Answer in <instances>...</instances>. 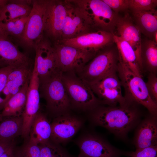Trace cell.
<instances>
[{"label": "cell", "instance_id": "cell-1", "mask_svg": "<svg viewBox=\"0 0 157 157\" xmlns=\"http://www.w3.org/2000/svg\"><path fill=\"white\" fill-rule=\"evenodd\" d=\"M115 106L100 105L89 112V118L94 126L103 127L116 137L125 140L128 133L141 121L140 105L128 98Z\"/></svg>", "mask_w": 157, "mask_h": 157}, {"label": "cell", "instance_id": "cell-2", "mask_svg": "<svg viewBox=\"0 0 157 157\" xmlns=\"http://www.w3.org/2000/svg\"><path fill=\"white\" fill-rule=\"evenodd\" d=\"M63 72L58 69L46 78L39 80V90L45 100L47 110L54 118L69 113L70 100L62 80Z\"/></svg>", "mask_w": 157, "mask_h": 157}, {"label": "cell", "instance_id": "cell-3", "mask_svg": "<svg viewBox=\"0 0 157 157\" xmlns=\"http://www.w3.org/2000/svg\"><path fill=\"white\" fill-rule=\"evenodd\" d=\"M62 80L69 99L71 109L89 112L102 105L88 85L75 72L63 73Z\"/></svg>", "mask_w": 157, "mask_h": 157}, {"label": "cell", "instance_id": "cell-4", "mask_svg": "<svg viewBox=\"0 0 157 157\" xmlns=\"http://www.w3.org/2000/svg\"><path fill=\"white\" fill-rule=\"evenodd\" d=\"M117 74L124 90V97L144 107L150 114L157 116V104L149 96L142 77L136 75L119 60Z\"/></svg>", "mask_w": 157, "mask_h": 157}, {"label": "cell", "instance_id": "cell-5", "mask_svg": "<svg viewBox=\"0 0 157 157\" xmlns=\"http://www.w3.org/2000/svg\"><path fill=\"white\" fill-rule=\"evenodd\" d=\"M91 27L114 33L119 16L102 0H72Z\"/></svg>", "mask_w": 157, "mask_h": 157}, {"label": "cell", "instance_id": "cell-6", "mask_svg": "<svg viewBox=\"0 0 157 157\" xmlns=\"http://www.w3.org/2000/svg\"><path fill=\"white\" fill-rule=\"evenodd\" d=\"M104 48L76 73L87 84L95 82L111 73L117 71L119 57L117 48Z\"/></svg>", "mask_w": 157, "mask_h": 157}, {"label": "cell", "instance_id": "cell-7", "mask_svg": "<svg viewBox=\"0 0 157 157\" xmlns=\"http://www.w3.org/2000/svg\"><path fill=\"white\" fill-rule=\"evenodd\" d=\"M47 0H32V7L24 30L18 40L28 49H34L43 38Z\"/></svg>", "mask_w": 157, "mask_h": 157}, {"label": "cell", "instance_id": "cell-8", "mask_svg": "<svg viewBox=\"0 0 157 157\" xmlns=\"http://www.w3.org/2000/svg\"><path fill=\"white\" fill-rule=\"evenodd\" d=\"M80 152L78 157H120L126 151L112 146L99 135L88 133L81 135L76 141Z\"/></svg>", "mask_w": 157, "mask_h": 157}, {"label": "cell", "instance_id": "cell-9", "mask_svg": "<svg viewBox=\"0 0 157 157\" xmlns=\"http://www.w3.org/2000/svg\"><path fill=\"white\" fill-rule=\"evenodd\" d=\"M58 68L63 72L80 71L97 53L63 44L56 41L53 46Z\"/></svg>", "mask_w": 157, "mask_h": 157}, {"label": "cell", "instance_id": "cell-10", "mask_svg": "<svg viewBox=\"0 0 157 157\" xmlns=\"http://www.w3.org/2000/svg\"><path fill=\"white\" fill-rule=\"evenodd\" d=\"M39 78L36 67L34 64L28 89L26 101L22 115L23 124L21 136L25 140L28 139L32 122L40 108Z\"/></svg>", "mask_w": 157, "mask_h": 157}, {"label": "cell", "instance_id": "cell-11", "mask_svg": "<svg viewBox=\"0 0 157 157\" xmlns=\"http://www.w3.org/2000/svg\"><path fill=\"white\" fill-rule=\"evenodd\" d=\"M113 33L98 30L90 32L70 39L60 40L61 43L83 50L97 53L114 42Z\"/></svg>", "mask_w": 157, "mask_h": 157}, {"label": "cell", "instance_id": "cell-12", "mask_svg": "<svg viewBox=\"0 0 157 157\" xmlns=\"http://www.w3.org/2000/svg\"><path fill=\"white\" fill-rule=\"evenodd\" d=\"M83 123V119L69 113L53 118L51 123L50 141L60 144L67 142L75 135Z\"/></svg>", "mask_w": 157, "mask_h": 157}, {"label": "cell", "instance_id": "cell-13", "mask_svg": "<svg viewBox=\"0 0 157 157\" xmlns=\"http://www.w3.org/2000/svg\"><path fill=\"white\" fill-rule=\"evenodd\" d=\"M67 12L61 39L74 38L90 32L92 28L79 8L72 0H65Z\"/></svg>", "mask_w": 157, "mask_h": 157}, {"label": "cell", "instance_id": "cell-14", "mask_svg": "<svg viewBox=\"0 0 157 157\" xmlns=\"http://www.w3.org/2000/svg\"><path fill=\"white\" fill-rule=\"evenodd\" d=\"M66 12L65 0H47L44 31L49 37L57 40L61 38Z\"/></svg>", "mask_w": 157, "mask_h": 157}, {"label": "cell", "instance_id": "cell-15", "mask_svg": "<svg viewBox=\"0 0 157 157\" xmlns=\"http://www.w3.org/2000/svg\"><path fill=\"white\" fill-rule=\"evenodd\" d=\"M34 49L35 56L34 64L36 67L40 80L58 69L57 57L53 46L43 38L37 43Z\"/></svg>", "mask_w": 157, "mask_h": 157}, {"label": "cell", "instance_id": "cell-16", "mask_svg": "<svg viewBox=\"0 0 157 157\" xmlns=\"http://www.w3.org/2000/svg\"><path fill=\"white\" fill-rule=\"evenodd\" d=\"M115 28L116 35L127 42L134 50L142 70L140 58L141 33L133 19L128 14L123 17L119 16Z\"/></svg>", "mask_w": 157, "mask_h": 157}, {"label": "cell", "instance_id": "cell-17", "mask_svg": "<svg viewBox=\"0 0 157 157\" xmlns=\"http://www.w3.org/2000/svg\"><path fill=\"white\" fill-rule=\"evenodd\" d=\"M136 128L133 143L136 149L157 145V116L149 113Z\"/></svg>", "mask_w": 157, "mask_h": 157}, {"label": "cell", "instance_id": "cell-18", "mask_svg": "<svg viewBox=\"0 0 157 157\" xmlns=\"http://www.w3.org/2000/svg\"><path fill=\"white\" fill-rule=\"evenodd\" d=\"M0 63L15 67L31 64L29 58L9 39H0Z\"/></svg>", "mask_w": 157, "mask_h": 157}, {"label": "cell", "instance_id": "cell-19", "mask_svg": "<svg viewBox=\"0 0 157 157\" xmlns=\"http://www.w3.org/2000/svg\"><path fill=\"white\" fill-rule=\"evenodd\" d=\"M114 42L116 44L119 60L136 75L142 77L143 71L136 54L131 46L126 41L114 33Z\"/></svg>", "mask_w": 157, "mask_h": 157}, {"label": "cell", "instance_id": "cell-20", "mask_svg": "<svg viewBox=\"0 0 157 157\" xmlns=\"http://www.w3.org/2000/svg\"><path fill=\"white\" fill-rule=\"evenodd\" d=\"M51 134V123L46 115L39 111L31 127L28 140L39 145L50 140Z\"/></svg>", "mask_w": 157, "mask_h": 157}, {"label": "cell", "instance_id": "cell-21", "mask_svg": "<svg viewBox=\"0 0 157 157\" xmlns=\"http://www.w3.org/2000/svg\"><path fill=\"white\" fill-rule=\"evenodd\" d=\"M33 67L32 64L23 65L14 68L10 73L5 87L11 97L30 80Z\"/></svg>", "mask_w": 157, "mask_h": 157}, {"label": "cell", "instance_id": "cell-22", "mask_svg": "<svg viewBox=\"0 0 157 157\" xmlns=\"http://www.w3.org/2000/svg\"><path fill=\"white\" fill-rule=\"evenodd\" d=\"M12 1L0 6V22H6L29 15L32 9V0Z\"/></svg>", "mask_w": 157, "mask_h": 157}, {"label": "cell", "instance_id": "cell-23", "mask_svg": "<svg viewBox=\"0 0 157 157\" xmlns=\"http://www.w3.org/2000/svg\"><path fill=\"white\" fill-rule=\"evenodd\" d=\"M29 81H27L18 92L9 100L0 112V120L6 117L22 116L26 103Z\"/></svg>", "mask_w": 157, "mask_h": 157}, {"label": "cell", "instance_id": "cell-24", "mask_svg": "<svg viewBox=\"0 0 157 157\" xmlns=\"http://www.w3.org/2000/svg\"><path fill=\"white\" fill-rule=\"evenodd\" d=\"M132 13L133 22L141 33L152 40L154 33L157 31V10Z\"/></svg>", "mask_w": 157, "mask_h": 157}, {"label": "cell", "instance_id": "cell-25", "mask_svg": "<svg viewBox=\"0 0 157 157\" xmlns=\"http://www.w3.org/2000/svg\"><path fill=\"white\" fill-rule=\"evenodd\" d=\"M140 58L143 72L156 75L157 43L149 39L142 40Z\"/></svg>", "mask_w": 157, "mask_h": 157}, {"label": "cell", "instance_id": "cell-26", "mask_svg": "<svg viewBox=\"0 0 157 157\" xmlns=\"http://www.w3.org/2000/svg\"><path fill=\"white\" fill-rule=\"evenodd\" d=\"M0 140L14 141L22 135L23 121L22 116H9L0 120Z\"/></svg>", "mask_w": 157, "mask_h": 157}, {"label": "cell", "instance_id": "cell-27", "mask_svg": "<svg viewBox=\"0 0 157 157\" xmlns=\"http://www.w3.org/2000/svg\"><path fill=\"white\" fill-rule=\"evenodd\" d=\"M28 16H23L6 22H1L4 31L9 36L19 39L24 32Z\"/></svg>", "mask_w": 157, "mask_h": 157}, {"label": "cell", "instance_id": "cell-28", "mask_svg": "<svg viewBox=\"0 0 157 157\" xmlns=\"http://www.w3.org/2000/svg\"><path fill=\"white\" fill-rule=\"evenodd\" d=\"M41 157H72L60 144L51 141L39 145Z\"/></svg>", "mask_w": 157, "mask_h": 157}, {"label": "cell", "instance_id": "cell-29", "mask_svg": "<svg viewBox=\"0 0 157 157\" xmlns=\"http://www.w3.org/2000/svg\"><path fill=\"white\" fill-rule=\"evenodd\" d=\"M20 148H16V157H41L40 147L38 144L26 140Z\"/></svg>", "mask_w": 157, "mask_h": 157}, {"label": "cell", "instance_id": "cell-30", "mask_svg": "<svg viewBox=\"0 0 157 157\" xmlns=\"http://www.w3.org/2000/svg\"><path fill=\"white\" fill-rule=\"evenodd\" d=\"M157 0H129V8L132 12L156 10Z\"/></svg>", "mask_w": 157, "mask_h": 157}, {"label": "cell", "instance_id": "cell-31", "mask_svg": "<svg viewBox=\"0 0 157 157\" xmlns=\"http://www.w3.org/2000/svg\"><path fill=\"white\" fill-rule=\"evenodd\" d=\"M147 81L145 82L149 96L151 99L157 104V77L152 73H148Z\"/></svg>", "mask_w": 157, "mask_h": 157}, {"label": "cell", "instance_id": "cell-32", "mask_svg": "<svg viewBox=\"0 0 157 157\" xmlns=\"http://www.w3.org/2000/svg\"><path fill=\"white\" fill-rule=\"evenodd\" d=\"M125 156L130 157H157V145L136 149L135 151H126Z\"/></svg>", "mask_w": 157, "mask_h": 157}, {"label": "cell", "instance_id": "cell-33", "mask_svg": "<svg viewBox=\"0 0 157 157\" xmlns=\"http://www.w3.org/2000/svg\"><path fill=\"white\" fill-rule=\"evenodd\" d=\"M115 13L129 9V0H102Z\"/></svg>", "mask_w": 157, "mask_h": 157}, {"label": "cell", "instance_id": "cell-34", "mask_svg": "<svg viewBox=\"0 0 157 157\" xmlns=\"http://www.w3.org/2000/svg\"><path fill=\"white\" fill-rule=\"evenodd\" d=\"M14 67L10 65L0 67V92L5 87L8 76Z\"/></svg>", "mask_w": 157, "mask_h": 157}, {"label": "cell", "instance_id": "cell-35", "mask_svg": "<svg viewBox=\"0 0 157 157\" xmlns=\"http://www.w3.org/2000/svg\"><path fill=\"white\" fill-rule=\"evenodd\" d=\"M11 97V96L7 89L5 87L0 92V112Z\"/></svg>", "mask_w": 157, "mask_h": 157}, {"label": "cell", "instance_id": "cell-36", "mask_svg": "<svg viewBox=\"0 0 157 157\" xmlns=\"http://www.w3.org/2000/svg\"><path fill=\"white\" fill-rule=\"evenodd\" d=\"M15 144V141H9L0 140V156Z\"/></svg>", "mask_w": 157, "mask_h": 157}, {"label": "cell", "instance_id": "cell-37", "mask_svg": "<svg viewBox=\"0 0 157 157\" xmlns=\"http://www.w3.org/2000/svg\"><path fill=\"white\" fill-rule=\"evenodd\" d=\"M16 147L15 144L11 147L7 151L0 156V157H16Z\"/></svg>", "mask_w": 157, "mask_h": 157}, {"label": "cell", "instance_id": "cell-38", "mask_svg": "<svg viewBox=\"0 0 157 157\" xmlns=\"http://www.w3.org/2000/svg\"><path fill=\"white\" fill-rule=\"evenodd\" d=\"M9 37L3 30L0 21V39H8Z\"/></svg>", "mask_w": 157, "mask_h": 157}, {"label": "cell", "instance_id": "cell-39", "mask_svg": "<svg viewBox=\"0 0 157 157\" xmlns=\"http://www.w3.org/2000/svg\"><path fill=\"white\" fill-rule=\"evenodd\" d=\"M9 1L8 0H0V6L6 4Z\"/></svg>", "mask_w": 157, "mask_h": 157}, {"label": "cell", "instance_id": "cell-40", "mask_svg": "<svg viewBox=\"0 0 157 157\" xmlns=\"http://www.w3.org/2000/svg\"><path fill=\"white\" fill-rule=\"evenodd\" d=\"M152 40L157 43V31L154 33Z\"/></svg>", "mask_w": 157, "mask_h": 157}, {"label": "cell", "instance_id": "cell-41", "mask_svg": "<svg viewBox=\"0 0 157 157\" xmlns=\"http://www.w3.org/2000/svg\"><path fill=\"white\" fill-rule=\"evenodd\" d=\"M4 66H5L3 64H2L0 63V67H1Z\"/></svg>", "mask_w": 157, "mask_h": 157}]
</instances>
